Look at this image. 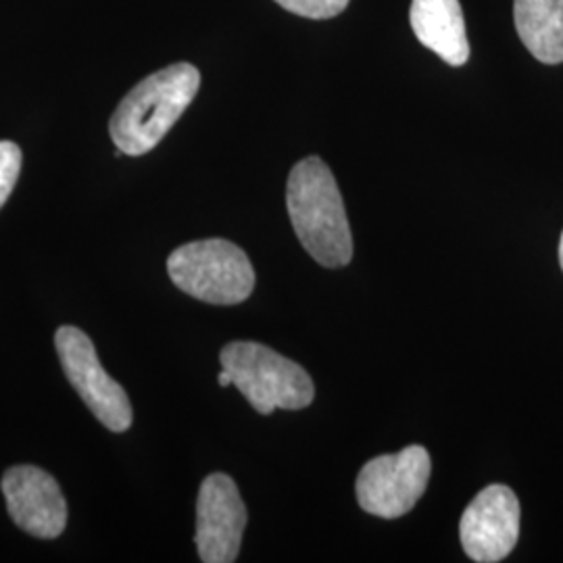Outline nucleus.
Returning <instances> with one entry per match:
<instances>
[{"instance_id":"15","label":"nucleus","mask_w":563,"mask_h":563,"mask_svg":"<svg viewBox=\"0 0 563 563\" xmlns=\"http://www.w3.org/2000/svg\"><path fill=\"white\" fill-rule=\"evenodd\" d=\"M560 265H562V269H563V234H562V241H560Z\"/></svg>"},{"instance_id":"1","label":"nucleus","mask_w":563,"mask_h":563,"mask_svg":"<svg viewBox=\"0 0 563 563\" xmlns=\"http://www.w3.org/2000/svg\"><path fill=\"white\" fill-rule=\"evenodd\" d=\"M286 205L297 239L316 262L336 269L353 260V234L341 190L320 157L297 163L288 176Z\"/></svg>"},{"instance_id":"2","label":"nucleus","mask_w":563,"mask_h":563,"mask_svg":"<svg viewBox=\"0 0 563 563\" xmlns=\"http://www.w3.org/2000/svg\"><path fill=\"white\" fill-rule=\"evenodd\" d=\"M201 88V74L190 63H174L134 86L115 109L109 132L123 155L153 151L180 120Z\"/></svg>"},{"instance_id":"7","label":"nucleus","mask_w":563,"mask_h":563,"mask_svg":"<svg viewBox=\"0 0 563 563\" xmlns=\"http://www.w3.org/2000/svg\"><path fill=\"white\" fill-rule=\"evenodd\" d=\"M520 501L504 484L483 488L465 507L460 537L470 560L495 563L505 560L520 539Z\"/></svg>"},{"instance_id":"12","label":"nucleus","mask_w":563,"mask_h":563,"mask_svg":"<svg viewBox=\"0 0 563 563\" xmlns=\"http://www.w3.org/2000/svg\"><path fill=\"white\" fill-rule=\"evenodd\" d=\"M21 159V148L15 142L0 141V209L18 184Z\"/></svg>"},{"instance_id":"5","label":"nucleus","mask_w":563,"mask_h":563,"mask_svg":"<svg viewBox=\"0 0 563 563\" xmlns=\"http://www.w3.org/2000/svg\"><path fill=\"white\" fill-rule=\"evenodd\" d=\"M55 346L67 380L95 418L111 432H125L132 420V402L125 390L102 369L92 341L76 325H60Z\"/></svg>"},{"instance_id":"8","label":"nucleus","mask_w":563,"mask_h":563,"mask_svg":"<svg viewBox=\"0 0 563 563\" xmlns=\"http://www.w3.org/2000/svg\"><path fill=\"white\" fill-rule=\"evenodd\" d=\"M246 507L236 483L225 474L207 476L197 501V549L205 563L236 562L241 553Z\"/></svg>"},{"instance_id":"10","label":"nucleus","mask_w":563,"mask_h":563,"mask_svg":"<svg viewBox=\"0 0 563 563\" xmlns=\"http://www.w3.org/2000/svg\"><path fill=\"white\" fill-rule=\"evenodd\" d=\"M409 21L416 38L444 63L462 67L470 59V42L460 0H413Z\"/></svg>"},{"instance_id":"9","label":"nucleus","mask_w":563,"mask_h":563,"mask_svg":"<svg viewBox=\"0 0 563 563\" xmlns=\"http://www.w3.org/2000/svg\"><path fill=\"white\" fill-rule=\"evenodd\" d=\"M11 520L32 537L57 539L67 526V504L57 481L34 465H15L2 476Z\"/></svg>"},{"instance_id":"6","label":"nucleus","mask_w":563,"mask_h":563,"mask_svg":"<svg viewBox=\"0 0 563 563\" xmlns=\"http://www.w3.org/2000/svg\"><path fill=\"white\" fill-rule=\"evenodd\" d=\"M430 467V455L420 444L365 463L357 476V501L363 511L384 520L409 514L426 493Z\"/></svg>"},{"instance_id":"13","label":"nucleus","mask_w":563,"mask_h":563,"mask_svg":"<svg viewBox=\"0 0 563 563\" xmlns=\"http://www.w3.org/2000/svg\"><path fill=\"white\" fill-rule=\"evenodd\" d=\"M282 9L307 20H330L341 15L349 0H276Z\"/></svg>"},{"instance_id":"11","label":"nucleus","mask_w":563,"mask_h":563,"mask_svg":"<svg viewBox=\"0 0 563 563\" xmlns=\"http://www.w3.org/2000/svg\"><path fill=\"white\" fill-rule=\"evenodd\" d=\"M514 21L534 59L544 65L563 63V0H516Z\"/></svg>"},{"instance_id":"14","label":"nucleus","mask_w":563,"mask_h":563,"mask_svg":"<svg viewBox=\"0 0 563 563\" xmlns=\"http://www.w3.org/2000/svg\"><path fill=\"white\" fill-rule=\"evenodd\" d=\"M218 383L220 386H230L232 384V376H230V372L228 369H223L220 372V376H218Z\"/></svg>"},{"instance_id":"4","label":"nucleus","mask_w":563,"mask_h":563,"mask_svg":"<svg viewBox=\"0 0 563 563\" xmlns=\"http://www.w3.org/2000/svg\"><path fill=\"white\" fill-rule=\"evenodd\" d=\"M167 272L181 292L209 305H239L255 288V269L246 253L223 239L176 249L167 260Z\"/></svg>"},{"instance_id":"3","label":"nucleus","mask_w":563,"mask_h":563,"mask_svg":"<svg viewBox=\"0 0 563 563\" xmlns=\"http://www.w3.org/2000/svg\"><path fill=\"white\" fill-rule=\"evenodd\" d=\"M220 362L230 372L232 384L263 416L276 409H305L316 397L313 380L299 363L260 342H230L223 346Z\"/></svg>"}]
</instances>
